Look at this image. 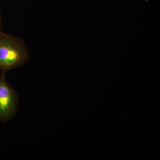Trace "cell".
I'll list each match as a JSON object with an SVG mask.
<instances>
[{"instance_id": "obj_1", "label": "cell", "mask_w": 160, "mask_h": 160, "mask_svg": "<svg viewBox=\"0 0 160 160\" xmlns=\"http://www.w3.org/2000/svg\"><path fill=\"white\" fill-rule=\"evenodd\" d=\"M30 58L25 41L19 37L0 32V69L2 74L23 66Z\"/></svg>"}, {"instance_id": "obj_2", "label": "cell", "mask_w": 160, "mask_h": 160, "mask_svg": "<svg viewBox=\"0 0 160 160\" xmlns=\"http://www.w3.org/2000/svg\"><path fill=\"white\" fill-rule=\"evenodd\" d=\"M18 97L6 82V75L0 77V120L4 122L12 119L18 112Z\"/></svg>"}, {"instance_id": "obj_3", "label": "cell", "mask_w": 160, "mask_h": 160, "mask_svg": "<svg viewBox=\"0 0 160 160\" xmlns=\"http://www.w3.org/2000/svg\"><path fill=\"white\" fill-rule=\"evenodd\" d=\"M2 13H1V11L0 10V32H2Z\"/></svg>"}, {"instance_id": "obj_4", "label": "cell", "mask_w": 160, "mask_h": 160, "mask_svg": "<svg viewBox=\"0 0 160 160\" xmlns=\"http://www.w3.org/2000/svg\"><path fill=\"white\" fill-rule=\"evenodd\" d=\"M145 1L146 2H148L149 1V0H145Z\"/></svg>"}]
</instances>
